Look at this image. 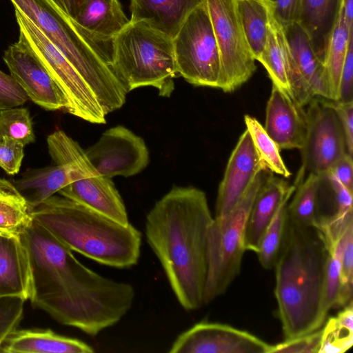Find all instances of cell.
Instances as JSON below:
<instances>
[{"label":"cell","instance_id":"8d00e7d4","mask_svg":"<svg viewBox=\"0 0 353 353\" xmlns=\"http://www.w3.org/2000/svg\"><path fill=\"white\" fill-rule=\"evenodd\" d=\"M322 329L272 345L270 353H319Z\"/></svg>","mask_w":353,"mask_h":353},{"label":"cell","instance_id":"74e56055","mask_svg":"<svg viewBox=\"0 0 353 353\" xmlns=\"http://www.w3.org/2000/svg\"><path fill=\"white\" fill-rule=\"evenodd\" d=\"M341 288L336 307H345L352 303L353 239L347 244L341 259Z\"/></svg>","mask_w":353,"mask_h":353},{"label":"cell","instance_id":"4fadbf2b","mask_svg":"<svg viewBox=\"0 0 353 353\" xmlns=\"http://www.w3.org/2000/svg\"><path fill=\"white\" fill-rule=\"evenodd\" d=\"M85 152L98 172L110 179L135 175L149 163V151L143 139L122 125L105 131Z\"/></svg>","mask_w":353,"mask_h":353},{"label":"cell","instance_id":"f6af8a7d","mask_svg":"<svg viewBox=\"0 0 353 353\" xmlns=\"http://www.w3.org/2000/svg\"><path fill=\"white\" fill-rule=\"evenodd\" d=\"M64 14L74 19L86 0H51Z\"/></svg>","mask_w":353,"mask_h":353},{"label":"cell","instance_id":"277c9868","mask_svg":"<svg viewBox=\"0 0 353 353\" xmlns=\"http://www.w3.org/2000/svg\"><path fill=\"white\" fill-rule=\"evenodd\" d=\"M32 219L72 251L104 265L129 268L141 254L142 234L62 196L52 195L31 212Z\"/></svg>","mask_w":353,"mask_h":353},{"label":"cell","instance_id":"b9f144b4","mask_svg":"<svg viewBox=\"0 0 353 353\" xmlns=\"http://www.w3.org/2000/svg\"><path fill=\"white\" fill-rule=\"evenodd\" d=\"M332 101V100H331ZM341 121L346 141L347 152L352 156L353 154V101L341 102L332 101Z\"/></svg>","mask_w":353,"mask_h":353},{"label":"cell","instance_id":"2e32d148","mask_svg":"<svg viewBox=\"0 0 353 353\" xmlns=\"http://www.w3.org/2000/svg\"><path fill=\"white\" fill-rule=\"evenodd\" d=\"M257 61L266 69L272 85L300 105H306L314 97L296 68L284 28L276 19L273 6L265 46Z\"/></svg>","mask_w":353,"mask_h":353},{"label":"cell","instance_id":"8992f818","mask_svg":"<svg viewBox=\"0 0 353 353\" xmlns=\"http://www.w3.org/2000/svg\"><path fill=\"white\" fill-rule=\"evenodd\" d=\"M72 64L92 90L105 85L113 72L107 47L90 36L51 0H10Z\"/></svg>","mask_w":353,"mask_h":353},{"label":"cell","instance_id":"60d3db41","mask_svg":"<svg viewBox=\"0 0 353 353\" xmlns=\"http://www.w3.org/2000/svg\"><path fill=\"white\" fill-rule=\"evenodd\" d=\"M353 38L350 40L343 65L340 84L339 98L341 102L353 101Z\"/></svg>","mask_w":353,"mask_h":353},{"label":"cell","instance_id":"f35d334b","mask_svg":"<svg viewBox=\"0 0 353 353\" xmlns=\"http://www.w3.org/2000/svg\"><path fill=\"white\" fill-rule=\"evenodd\" d=\"M23 148V144L10 138L0 140V168L8 174L19 172L24 157Z\"/></svg>","mask_w":353,"mask_h":353},{"label":"cell","instance_id":"ee69618b","mask_svg":"<svg viewBox=\"0 0 353 353\" xmlns=\"http://www.w3.org/2000/svg\"><path fill=\"white\" fill-rule=\"evenodd\" d=\"M353 160L352 156L346 153L330 169L331 172L350 192L353 190Z\"/></svg>","mask_w":353,"mask_h":353},{"label":"cell","instance_id":"6da1fadb","mask_svg":"<svg viewBox=\"0 0 353 353\" xmlns=\"http://www.w3.org/2000/svg\"><path fill=\"white\" fill-rule=\"evenodd\" d=\"M29 257V300L57 322L94 336L130 310L132 285L88 268L72 251L33 219L20 234Z\"/></svg>","mask_w":353,"mask_h":353},{"label":"cell","instance_id":"8fae6325","mask_svg":"<svg viewBox=\"0 0 353 353\" xmlns=\"http://www.w3.org/2000/svg\"><path fill=\"white\" fill-rule=\"evenodd\" d=\"M221 61L220 88L233 92L253 75L255 59L247 41L236 0H205Z\"/></svg>","mask_w":353,"mask_h":353},{"label":"cell","instance_id":"44dd1931","mask_svg":"<svg viewBox=\"0 0 353 353\" xmlns=\"http://www.w3.org/2000/svg\"><path fill=\"white\" fill-rule=\"evenodd\" d=\"M72 20L97 41L110 47L130 22L119 0H86Z\"/></svg>","mask_w":353,"mask_h":353},{"label":"cell","instance_id":"f1b7e54d","mask_svg":"<svg viewBox=\"0 0 353 353\" xmlns=\"http://www.w3.org/2000/svg\"><path fill=\"white\" fill-rule=\"evenodd\" d=\"M31 212L16 186L0 178V232L20 236L32 220Z\"/></svg>","mask_w":353,"mask_h":353},{"label":"cell","instance_id":"7c38bea8","mask_svg":"<svg viewBox=\"0 0 353 353\" xmlns=\"http://www.w3.org/2000/svg\"><path fill=\"white\" fill-rule=\"evenodd\" d=\"M307 132L300 172L323 178L332 165L347 153L344 131L332 101L314 97L307 103Z\"/></svg>","mask_w":353,"mask_h":353},{"label":"cell","instance_id":"9a60e30c","mask_svg":"<svg viewBox=\"0 0 353 353\" xmlns=\"http://www.w3.org/2000/svg\"><path fill=\"white\" fill-rule=\"evenodd\" d=\"M270 345L227 324L201 321L180 334L170 353H270Z\"/></svg>","mask_w":353,"mask_h":353},{"label":"cell","instance_id":"ac0fdd59","mask_svg":"<svg viewBox=\"0 0 353 353\" xmlns=\"http://www.w3.org/2000/svg\"><path fill=\"white\" fill-rule=\"evenodd\" d=\"M266 132L279 149L301 150L307 132L303 107L272 85L265 110Z\"/></svg>","mask_w":353,"mask_h":353},{"label":"cell","instance_id":"7a4b0ae2","mask_svg":"<svg viewBox=\"0 0 353 353\" xmlns=\"http://www.w3.org/2000/svg\"><path fill=\"white\" fill-rule=\"evenodd\" d=\"M213 219L204 192L176 185L146 216L147 241L178 302L187 311L204 305L208 235Z\"/></svg>","mask_w":353,"mask_h":353},{"label":"cell","instance_id":"3957f363","mask_svg":"<svg viewBox=\"0 0 353 353\" xmlns=\"http://www.w3.org/2000/svg\"><path fill=\"white\" fill-rule=\"evenodd\" d=\"M328 249L320 231L288 219L282 248L274 265V294L285 339L321 327Z\"/></svg>","mask_w":353,"mask_h":353},{"label":"cell","instance_id":"d6986e66","mask_svg":"<svg viewBox=\"0 0 353 353\" xmlns=\"http://www.w3.org/2000/svg\"><path fill=\"white\" fill-rule=\"evenodd\" d=\"M28 254L20 236L0 232V297L30 296Z\"/></svg>","mask_w":353,"mask_h":353},{"label":"cell","instance_id":"7402d4cb","mask_svg":"<svg viewBox=\"0 0 353 353\" xmlns=\"http://www.w3.org/2000/svg\"><path fill=\"white\" fill-rule=\"evenodd\" d=\"M86 343L50 329L15 330L5 340L2 353H92Z\"/></svg>","mask_w":353,"mask_h":353},{"label":"cell","instance_id":"83f0119b","mask_svg":"<svg viewBox=\"0 0 353 353\" xmlns=\"http://www.w3.org/2000/svg\"><path fill=\"white\" fill-rule=\"evenodd\" d=\"M239 16L256 61L266 41L272 3L268 0H236Z\"/></svg>","mask_w":353,"mask_h":353},{"label":"cell","instance_id":"d6a6232c","mask_svg":"<svg viewBox=\"0 0 353 353\" xmlns=\"http://www.w3.org/2000/svg\"><path fill=\"white\" fill-rule=\"evenodd\" d=\"M353 344L352 303L336 316L330 318L322 328L319 353H343Z\"/></svg>","mask_w":353,"mask_h":353},{"label":"cell","instance_id":"52a82bcc","mask_svg":"<svg viewBox=\"0 0 353 353\" xmlns=\"http://www.w3.org/2000/svg\"><path fill=\"white\" fill-rule=\"evenodd\" d=\"M259 172L239 202L224 218L215 219L209 228L204 305L223 294L239 274L246 221L266 175Z\"/></svg>","mask_w":353,"mask_h":353},{"label":"cell","instance_id":"5b68a950","mask_svg":"<svg viewBox=\"0 0 353 353\" xmlns=\"http://www.w3.org/2000/svg\"><path fill=\"white\" fill-rule=\"evenodd\" d=\"M110 67L126 91L151 86L170 97L177 76L172 39L145 21H131L112 41Z\"/></svg>","mask_w":353,"mask_h":353},{"label":"cell","instance_id":"30bf717a","mask_svg":"<svg viewBox=\"0 0 353 353\" xmlns=\"http://www.w3.org/2000/svg\"><path fill=\"white\" fill-rule=\"evenodd\" d=\"M22 34L68 101L66 112L92 123H105V114L87 83L63 54L23 14L15 10Z\"/></svg>","mask_w":353,"mask_h":353},{"label":"cell","instance_id":"ab89813d","mask_svg":"<svg viewBox=\"0 0 353 353\" xmlns=\"http://www.w3.org/2000/svg\"><path fill=\"white\" fill-rule=\"evenodd\" d=\"M28 97L10 74L0 70V110L24 104Z\"/></svg>","mask_w":353,"mask_h":353},{"label":"cell","instance_id":"d4e9b609","mask_svg":"<svg viewBox=\"0 0 353 353\" xmlns=\"http://www.w3.org/2000/svg\"><path fill=\"white\" fill-rule=\"evenodd\" d=\"M343 0H301L298 23L307 34L323 63Z\"/></svg>","mask_w":353,"mask_h":353},{"label":"cell","instance_id":"1f68e13d","mask_svg":"<svg viewBox=\"0 0 353 353\" xmlns=\"http://www.w3.org/2000/svg\"><path fill=\"white\" fill-rule=\"evenodd\" d=\"M244 121L263 169L285 178L290 177L291 172L285 165L279 148L264 127L256 118L248 114L245 115Z\"/></svg>","mask_w":353,"mask_h":353},{"label":"cell","instance_id":"ffe728a7","mask_svg":"<svg viewBox=\"0 0 353 353\" xmlns=\"http://www.w3.org/2000/svg\"><path fill=\"white\" fill-rule=\"evenodd\" d=\"M272 174L265 176L250 209L245 228V250L258 252L262 237L290 188Z\"/></svg>","mask_w":353,"mask_h":353},{"label":"cell","instance_id":"e0dca14e","mask_svg":"<svg viewBox=\"0 0 353 353\" xmlns=\"http://www.w3.org/2000/svg\"><path fill=\"white\" fill-rule=\"evenodd\" d=\"M265 171L247 130L231 153L216 202L215 219L225 217L245 192L254 176Z\"/></svg>","mask_w":353,"mask_h":353},{"label":"cell","instance_id":"d590c367","mask_svg":"<svg viewBox=\"0 0 353 353\" xmlns=\"http://www.w3.org/2000/svg\"><path fill=\"white\" fill-rule=\"evenodd\" d=\"M25 301L18 296L0 297V347L7 337L17 329L23 318Z\"/></svg>","mask_w":353,"mask_h":353},{"label":"cell","instance_id":"603a6c76","mask_svg":"<svg viewBox=\"0 0 353 353\" xmlns=\"http://www.w3.org/2000/svg\"><path fill=\"white\" fill-rule=\"evenodd\" d=\"M205 0H130L131 21H145L171 39L188 14Z\"/></svg>","mask_w":353,"mask_h":353},{"label":"cell","instance_id":"5bb4252c","mask_svg":"<svg viewBox=\"0 0 353 353\" xmlns=\"http://www.w3.org/2000/svg\"><path fill=\"white\" fill-rule=\"evenodd\" d=\"M3 59L10 76L31 101L47 110L66 112L65 95L22 34L4 52Z\"/></svg>","mask_w":353,"mask_h":353},{"label":"cell","instance_id":"836d02e7","mask_svg":"<svg viewBox=\"0 0 353 353\" xmlns=\"http://www.w3.org/2000/svg\"><path fill=\"white\" fill-rule=\"evenodd\" d=\"M353 239V223L345 230L337 243L328 250L325 286H324V309L329 310L336 307L341 288V265L344 250L350 239Z\"/></svg>","mask_w":353,"mask_h":353},{"label":"cell","instance_id":"bcb514c9","mask_svg":"<svg viewBox=\"0 0 353 353\" xmlns=\"http://www.w3.org/2000/svg\"><path fill=\"white\" fill-rule=\"evenodd\" d=\"M343 10L346 23L350 29H353V0H343Z\"/></svg>","mask_w":353,"mask_h":353},{"label":"cell","instance_id":"7bdbcfd3","mask_svg":"<svg viewBox=\"0 0 353 353\" xmlns=\"http://www.w3.org/2000/svg\"><path fill=\"white\" fill-rule=\"evenodd\" d=\"M273 6L274 14L283 26L298 22L301 0H268Z\"/></svg>","mask_w":353,"mask_h":353},{"label":"cell","instance_id":"484cf974","mask_svg":"<svg viewBox=\"0 0 353 353\" xmlns=\"http://www.w3.org/2000/svg\"><path fill=\"white\" fill-rule=\"evenodd\" d=\"M72 182L71 168L68 163H54L42 168L27 170L15 186L32 211L48 198Z\"/></svg>","mask_w":353,"mask_h":353},{"label":"cell","instance_id":"e575fe53","mask_svg":"<svg viewBox=\"0 0 353 353\" xmlns=\"http://www.w3.org/2000/svg\"><path fill=\"white\" fill-rule=\"evenodd\" d=\"M6 137L24 146L34 141L32 121L26 108L14 107L0 110V140Z\"/></svg>","mask_w":353,"mask_h":353},{"label":"cell","instance_id":"9c48e42d","mask_svg":"<svg viewBox=\"0 0 353 353\" xmlns=\"http://www.w3.org/2000/svg\"><path fill=\"white\" fill-rule=\"evenodd\" d=\"M172 41L177 74L196 86L220 88L221 61L205 1L188 14Z\"/></svg>","mask_w":353,"mask_h":353},{"label":"cell","instance_id":"cb8c5ba5","mask_svg":"<svg viewBox=\"0 0 353 353\" xmlns=\"http://www.w3.org/2000/svg\"><path fill=\"white\" fill-rule=\"evenodd\" d=\"M296 68L314 97L329 99L324 65L305 31L296 22L283 27Z\"/></svg>","mask_w":353,"mask_h":353},{"label":"cell","instance_id":"ba28073f","mask_svg":"<svg viewBox=\"0 0 353 353\" xmlns=\"http://www.w3.org/2000/svg\"><path fill=\"white\" fill-rule=\"evenodd\" d=\"M54 163H68L72 182L58 193L123 225L130 223L123 201L110 178L101 175L79 144L62 130L47 138Z\"/></svg>","mask_w":353,"mask_h":353},{"label":"cell","instance_id":"4dcf8cb0","mask_svg":"<svg viewBox=\"0 0 353 353\" xmlns=\"http://www.w3.org/2000/svg\"><path fill=\"white\" fill-rule=\"evenodd\" d=\"M321 177L310 173L307 179L299 183L294 195L288 205V219L304 227H316V211Z\"/></svg>","mask_w":353,"mask_h":353},{"label":"cell","instance_id":"4316f807","mask_svg":"<svg viewBox=\"0 0 353 353\" xmlns=\"http://www.w3.org/2000/svg\"><path fill=\"white\" fill-rule=\"evenodd\" d=\"M352 38L353 29L347 26L342 6L323 61L330 100L339 101L341 74L349 43Z\"/></svg>","mask_w":353,"mask_h":353},{"label":"cell","instance_id":"f546056e","mask_svg":"<svg viewBox=\"0 0 353 353\" xmlns=\"http://www.w3.org/2000/svg\"><path fill=\"white\" fill-rule=\"evenodd\" d=\"M298 182L290 186L273 219L267 228L256 253L261 266L266 270L274 268L283 243L287 223L288 201L294 194Z\"/></svg>","mask_w":353,"mask_h":353}]
</instances>
